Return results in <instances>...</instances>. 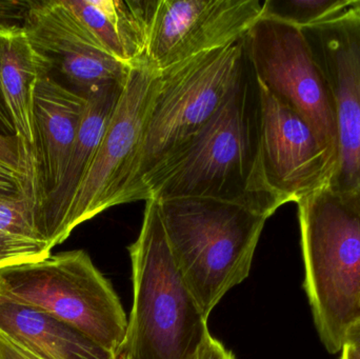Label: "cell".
Listing matches in <instances>:
<instances>
[{"mask_svg":"<svg viewBox=\"0 0 360 359\" xmlns=\"http://www.w3.org/2000/svg\"><path fill=\"white\" fill-rule=\"evenodd\" d=\"M258 118L257 80L247 60L226 103L195 136L141 179L132 202L214 198L272 216L285 202L269 189L262 174Z\"/></svg>","mask_w":360,"mask_h":359,"instance_id":"obj_1","label":"cell"},{"mask_svg":"<svg viewBox=\"0 0 360 359\" xmlns=\"http://www.w3.org/2000/svg\"><path fill=\"white\" fill-rule=\"evenodd\" d=\"M158 202L175 266L209 318L224 295L249 278L260 235L270 217L214 198Z\"/></svg>","mask_w":360,"mask_h":359,"instance_id":"obj_2","label":"cell"},{"mask_svg":"<svg viewBox=\"0 0 360 359\" xmlns=\"http://www.w3.org/2000/svg\"><path fill=\"white\" fill-rule=\"evenodd\" d=\"M129 252L133 308L122 353L130 359H195L210 333L207 318L173 261L158 200L146 202L141 233Z\"/></svg>","mask_w":360,"mask_h":359,"instance_id":"obj_3","label":"cell"},{"mask_svg":"<svg viewBox=\"0 0 360 359\" xmlns=\"http://www.w3.org/2000/svg\"><path fill=\"white\" fill-rule=\"evenodd\" d=\"M296 204L304 290L321 343L338 353L360 318V209L328 188Z\"/></svg>","mask_w":360,"mask_h":359,"instance_id":"obj_4","label":"cell"},{"mask_svg":"<svg viewBox=\"0 0 360 359\" xmlns=\"http://www.w3.org/2000/svg\"><path fill=\"white\" fill-rule=\"evenodd\" d=\"M44 312L117 358L129 320L120 297L84 250L0 270V303Z\"/></svg>","mask_w":360,"mask_h":359,"instance_id":"obj_5","label":"cell"},{"mask_svg":"<svg viewBox=\"0 0 360 359\" xmlns=\"http://www.w3.org/2000/svg\"><path fill=\"white\" fill-rule=\"evenodd\" d=\"M245 63L240 39L160 72L143 148L120 204L132 202L141 179L219 111L238 84Z\"/></svg>","mask_w":360,"mask_h":359,"instance_id":"obj_6","label":"cell"},{"mask_svg":"<svg viewBox=\"0 0 360 359\" xmlns=\"http://www.w3.org/2000/svg\"><path fill=\"white\" fill-rule=\"evenodd\" d=\"M243 40L256 79L312 126L336 166L335 103L302 29L262 16Z\"/></svg>","mask_w":360,"mask_h":359,"instance_id":"obj_7","label":"cell"},{"mask_svg":"<svg viewBox=\"0 0 360 359\" xmlns=\"http://www.w3.org/2000/svg\"><path fill=\"white\" fill-rule=\"evenodd\" d=\"M160 72L133 67L90 168L78 188L61 230V244L84 221L120 204L134 174Z\"/></svg>","mask_w":360,"mask_h":359,"instance_id":"obj_8","label":"cell"},{"mask_svg":"<svg viewBox=\"0 0 360 359\" xmlns=\"http://www.w3.org/2000/svg\"><path fill=\"white\" fill-rule=\"evenodd\" d=\"M302 32L335 103L338 162L327 188L360 209V0Z\"/></svg>","mask_w":360,"mask_h":359,"instance_id":"obj_9","label":"cell"},{"mask_svg":"<svg viewBox=\"0 0 360 359\" xmlns=\"http://www.w3.org/2000/svg\"><path fill=\"white\" fill-rule=\"evenodd\" d=\"M259 0H154L146 63L162 72L243 39L262 17Z\"/></svg>","mask_w":360,"mask_h":359,"instance_id":"obj_10","label":"cell"},{"mask_svg":"<svg viewBox=\"0 0 360 359\" xmlns=\"http://www.w3.org/2000/svg\"><path fill=\"white\" fill-rule=\"evenodd\" d=\"M257 84L259 157L264 181L285 204L297 202L328 187L335 164L312 126L258 80Z\"/></svg>","mask_w":360,"mask_h":359,"instance_id":"obj_11","label":"cell"},{"mask_svg":"<svg viewBox=\"0 0 360 359\" xmlns=\"http://www.w3.org/2000/svg\"><path fill=\"white\" fill-rule=\"evenodd\" d=\"M22 25L78 94L86 97L101 86L126 84L132 67L112 56L65 0L29 1Z\"/></svg>","mask_w":360,"mask_h":359,"instance_id":"obj_12","label":"cell"},{"mask_svg":"<svg viewBox=\"0 0 360 359\" xmlns=\"http://www.w3.org/2000/svg\"><path fill=\"white\" fill-rule=\"evenodd\" d=\"M124 84H107L86 96V112L60 183L41 198L42 227L52 249L61 244V230L68 211L90 168Z\"/></svg>","mask_w":360,"mask_h":359,"instance_id":"obj_13","label":"cell"},{"mask_svg":"<svg viewBox=\"0 0 360 359\" xmlns=\"http://www.w3.org/2000/svg\"><path fill=\"white\" fill-rule=\"evenodd\" d=\"M53 65L30 40L20 23H0V100L16 136L37 149L34 100L38 82Z\"/></svg>","mask_w":360,"mask_h":359,"instance_id":"obj_14","label":"cell"},{"mask_svg":"<svg viewBox=\"0 0 360 359\" xmlns=\"http://www.w3.org/2000/svg\"><path fill=\"white\" fill-rule=\"evenodd\" d=\"M86 103V97L51 75L44 76L38 82L34 116L42 197L60 183Z\"/></svg>","mask_w":360,"mask_h":359,"instance_id":"obj_15","label":"cell"},{"mask_svg":"<svg viewBox=\"0 0 360 359\" xmlns=\"http://www.w3.org/2000/svg\"><path fill=\"white\" fill-rule=\"evenodd\" d=\"M105 50L129 67L146 63L154 0H65Z\"/></svg>","mask_w":360,"mask_h":359,"instance_id":"obj_16","label":"cell"},{"mask_svg":"<svg viewBox=\"0 0 360 359\" xmlns=\"http://www.w3.org/2000/svg\"><path fill=\"white\" fill-rule=\"evenodd\" d=\"M0 330L42 359H116L69 325L15 303H0Z\"/></svg>","mask_w":360,"mask_h":359,"instance_id":"obj_17","label":"cell"},{"mask_svg":"<svg viewBox=\"0 0 360 359\" xmlns=\"http://www.w3.org/2000/svg\"><path fill=\"white\" fill-rule=\"evenodd\" d=\"M40 173L16 195H0V270L38 263L50 257L52 247L41 221Z\"/></svg>","mask_w":360,"mask_h":359,"instance_id":"obj_18","label":"cell"},{"mask_svg":"<svg viewBox=\"0 0 360 359\" xmlns=\"http://www.w3.org/2000/svg\"><path fill=\"white\" fill-rule=\"evenodd\" d=\"M354 2L355 0H266L262 16L302 29L346 14Z\"/></svg>","mask_w":360,"mask_h":359,"instance_id":"obj_19","label":"cell"},{"mask_svg":"<svg viewBox=\"0 0 360 359\" xmlns=\"http://www.w3.org/2000/svg\"><path fill=\"white\" fill-rule=\"evenodd\" d=\"M39 173L37 149H29L22 168L15 169L0 162V195H16Z\"/></svg>","mask_w":360,"mask_h":359,"instance_id":"obj_20","label":"cell"},{"mask_svg":"<svg viewBox=\"0 0 360 359\" xmlns=\"http://www.w3.org/2000/svg\"><path fill=\"white\" fill-rule=\"evenodd\" d=\"M33 148L27 147L17 136H4L0 134V162L15 169L22 168L27 151Z\"/></svg>","mask_w":360,"mask_h":359,"instance_id":"obj_21","label":"cell"},{"mask_svg":"<svg viewBox=\"0 0 360 359\" xmlns=\"http://www.w3.org/2000/svg\"><path fill=\"white\" fill-rule=\"evenodd\" d=\"M0 359H42L0 330Z\"/></svg>","mask_w":360,"mask_h":359,"instance_id":"obj_22","label":"cell"},{"mask_svg":"<svg viewBox=\"0 0 360 359\" xmlns=\"http://www.w3.org/2000/svg\"><path fill=\"white\" fill-rule=\"evenodd\" d=\"M195 359H236L234 354L226 349L215 337L207 333L199 347Z\"/></svg>","mask_w":360,"mask_h":359,"instance_id":"obj_23","label":"cell"},{"mask_svg":"<svg viewBox=\"0 0 360 359\" xmlns=\"http://www.w3.org/2000/svg\"><path fill=\"white\" fill-rule=\"evenodd\" d=\"M29 1L0 0V23L22 25Z\"/></svg>","mask_w":360,"mask_h":359,"instance_id":"obj_24","label":"cell"},{"mask_svg":"<svg viewBox=\"0 0 360 359\" xmlns=\"http://www.w3.org/2000/svg\"><path fill=\"white\" fill-rule=\"evenodd\" d=\"M344 346H349L360 351V318H357L347 330Z\"/></svg>","mask_w":360,"mask_h":359,"instance_id":"obj_25","label":"cell"},{"mask_svg":"<svg viewBox=\"0 0 360 359\" xmlns=\"http://www.w3.org/2000/svg\"><path fill=\"white\" fill-rule=\"evenodd\" d=\"M0 134L4 136H16L14 126L8 118L1 100H0Z\"/></svg>","mask_w":360,"mask_h":359,"instance_id":"obj_26","label":"cell"},{"mask_svg":"<svg viewBox=\"0 0 360 359\" xmlns=\"http://www.w3.org/2000/svg\"><path fill=\"white\" fill-rule=\"evenodd\" d=\"M342 359H360V351L349 346H344L342 349Z\"/></svg>","mask_w":360,"mask_h":359,"instance_id":"obj_27","label":"cell"},{"mask_svg":"<svg viewBox=\"0 0 360 359\" xmlns=\"http://www.w3.org/2000/svg\"><path fill=\"white\" fill-rule=\"evenodd\" d=\"M116 359H130L128 358V356L126 355V354L122 353L120 354V355L116 358Z\"/></svg>","mask_w":360,"mask_h":359,"instance_id":"obj_28","label":"cell"}]
</instances>
